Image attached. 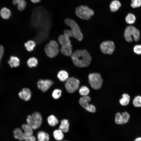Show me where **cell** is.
Returning <instances> with one entry per match:
<instances>
[{
	"label": "cell",
	"mask_w": 141,
	"mask_h": 141,
	"mask_svg": "<svg viewBox=\"0 0 141 141\" xmlns=\"http://www.w3.org/2000/svg\"><path fill=\"white\" fill-rule=\"evenodd\" d=\"M58 40L61 46L71 45L70 37L64 34H61L59 36Z\"/></svg>",
	"instance_id": "cell-13"
},
{
	"label": "cell",
	"mask_w": 141,
	"mask_h": 141,
	"mask_svg": "<svg viewBox=\"0 0 141 141\" xmlns=\"http://www.w3.org/2000/svg\"><path fill=\"white\" fill-rule=\"evenodd\" d=\"M140 36L139 31L134 27L129 26L125 28L124 33V37L127 42H131L132 41V36L135 41H137L139 39Z\"/></svg>",
	"instance_id": "cell-8"
},
{
	"label": "cell",
	"mask_w": 141,
	"mask_h": 141,
	"mask_svg": "<svg viewBox=\"0 0 141 141\" xmlns=\"http://www.w3.org/2000/svg\"><path fill=\"white\" fill-rule=\"evenodd\" d=\"M134 52L137 54H141V45H136L133 48Z\"/></svg>",
	"instance_id": "cell-37"
},
{
	"label": "cell",
	"mask_w": 141,
	"mask_h": 141,
	"mask_svg": "<svg viewBox=\"0 0 141 141\" xmlns=\"http://www.w3.org/2000/svg\"><path fill=\"white\" fill-rule=\"evenodd\" d=\"M62 54L67 56H71L72 53V45L61 46L60 50Z\"/></svg>",
	"instance_id": "cell-15"
},
{
	"label": "cell",
	"mask_w": 141,
	"mask_h": 141,
	"mask_svg": "<svg viewBox=\"0 0 141 141\" xmlns=\"http://www.w3.org/2000/svg\"><path fill=\"white\" fill-rule=\"evenodd\" d=\"M52 25L51 15L46 10L36 29L37 34L34 40L36 43L40 44L48 38Z\"/></svg>",
	"instance_id": "cell-1"
},
{
	"label": "cell",
	"mask_w": 141,
	"mask_h": 141,
	"mask_svg": "<svg viewBox=\"0 0 141 141\" xmlns=\"http://www.w3.org/2000/svg\"><path fill=\"white\" fill-rule=\"evenodd\" d=\"M68 141L67 140H63V141Z\"/></svg>",
	"instance_id": "cell-44"
},
{
	"label": "cell",
	"mask_w": 141,
	"mask_h": 141,
	"mask_svg": "<svg viewBox=\"0 0 141 141\" xmlns=\"http://www.w3.org/2000/svg\"><path fill=\"white\" fill-rule=\"evenodd\" d=\"M14 137L16 139L22 141L25 140L26 138L24 132L19 128H15L13 131Z\"/></svg>",
	"instance_id": "cell-17"
},
{
	"label": "cell",
	"mask_w": 141,
	"mask_h": 141,
	"mask_svg": "<svg viewBox=\"0 0 141 141\" xmlns=\"http://www.w3.org/2000/svg\"><path fill=\"white\" fill-rule=\"evenodd\" d=\"M136 18L134 15L132 13L128 14L125 17L126 22L129 24H133L136 20Z\"/></svg>",
	"instance_id": "cell-32"
},
{
	"label": "cell",
	"mask_w": 141,
	"mask_h": 141,
	"mask_svg": "<svg viewBox=\"0 0 141 141\" xmlns=\"http://www.w3.org/2000/svg\"><path fill=\"white\" fill-rule=\"evenodd\" d=\"M121 6V4L119 1L117 0L113 1L110 5L111 11L115 12L117 11Z\"/></svg>",
	"instance_id": "cell-26"
},
{
	"label": "cell",
	"mask_w": 141,
	"mask_h": 141,
	"mask_svg": "<svg viewBox=\"0 0 141 141\" xmlns=\"http://www.w3.org/2000/svg\"><path fill=\"white\" fill-rule=\"evenodd\" d=\"M8 62L10 67L12 68L18 67L20 63L19 58L14 56H11Z\"/></svg>",
	"instance_id": "cell-22"
},
{
	"label": "cell",
	"mask_w": 141,
	"mask_h": 141,
	"mask_svg": "<svg viewBox=\"0 0 141 141\" xmlns=\"http://www.w3.org/2000/svg\"><path fill=\"white\" fill-rule=\"evenodd\" d=\"M100 49L104 54H112L115 50V46L114 43L111 41H106L102 42L100 45Z\"/></svg>",
	"instance_id": "cell-10"
},
{
	"label": "cell",
	"mask_w": 141,
	"mask_h": 141,
	"mask_svg": "<svg viewBox=\"0 0 141 141\" xmlns=\"http://www.w3.org/2000/svg\"><path fill=\"white\" fill-rule=\"evenodd\" d=\"M86 110L89 112L92 113H95L96 110L95 107L91 104H89Z\"/></svg>",
	"instance_id": "cell-38"
},
{
	"label": "cell",
	"mask_w": 141,
	"mask_h": 141,
	"mask_svg": "<svg viewBox=\"0 0 141 141\" xmlns=\"http://www.w3.org/2000/svg\"><path fill=\"white\" fill-rule=\"evenodd\" d=\"M91 100V98L88 95L82 96L80 98L79 102L81 106L86 110Z\"/></svg>",
	"instance_id": "cell-14"
},
{
	"label": "cell",
	"mask_w": 141,
	"mask_h": 141,
	"mask_svg": "<svg viewBox=\"0 0 141 141\" xmlns=\"http://www.w3.org/2000/svg\"><path fill=\"white\" fill-rule=\"evenodd\" d=\"M36 43L35 41L31 40L25 43V46L27 50L28 51L33 50L36 46Z\"/></svg>",
	"instance_id": "cell-27"
},
{
	"label": "cell",
	"mask_w": 141,
	"mask_h": 141,
	"mask_svg": "<svg viewBox=\"0 0 141 141\" xmlns=\"http://www.w3.org/2000/svg\"><path fill=\"white\" fill-rule=\"evenodd\" d=\"M130 97L128 94L124 93L122 95V98L119 100L120 104L123 106H126L128 105L130 101Z\"/></svg>",
	"instance_id": "cell-20"
},
{
	"label": "cell",
	"mask_w": 141,
	"mask_h": 141,
	"mask_svg": "<svg viewBox=\"0 0 141 141\" xmlns=\"http://www.w3.org/2000/svg\"><path fill=\"white\" fill-rule=\"evenodd\" d=\"M62 91L59 89H56L54 90L52 93L53 98L55 99L59 98L61 96Z\"/></svg>",
	"instance_id": "cell-33"
},
{
	"label": "cell",
	"mask_w": 141,
	"mask_h": 141,
	"mask_svg": "<svg viewBox=\"0 0 141 141\" xmlns=\"http://www.w3.org/2000/svg\"><path fill=\"white\" fill-rule=\"evenodd\" d=\"M121 114L122 120L123 124L127 123L128 121L130 119V114L126 111H124Z\"/></svg>",
	"instance_id": "cell-34"
},
{
	"label": "cell",
	"mask_w": 141,
	"mask_h": 141,
	"mask_svg": "<svg viewBox=\"0 0 141 141\" xmlns=\"http://www.w3.org/2000/svg\"><path fill=\"white\" fill-rule=\"evenodd\" d=\"M71 57L74 65L80 68L88 66L91 61L90 54L85 49L75 50L72 52Z\"/></svg>",
	"instance_id": "cell-2"
},
{
	"label": "cell",
	"mask_w": 141,
	"mask_h": 141,
	"mask_svg": "<svg viewBox=\"0 0 141 141\" xmlns=\"http://www.w3.org/2000/svg\"><path fill=\"white\" fill-rule=\"evenodd\" d=\"M44 50L46 55L51 58L56 56L59 52V45L54 40H51L44 47Z\"/></svg>",
	"instance_id": "cell-5"
},
{
	"label": "cell",
	"mask_w": 141,
	"mask_h": 141,
	"mask_svg": "<svg viewBox=\"0 0 141 141\" xmlns=\"http://www.w3.org/2000/svg\"><path fill=\"white\" fill-rule=\"evenodd\" d=\"M80 81L78 79L74 77L68 78L66 81L65 86L67 91L70 93H73L79 88Z\"/></svg>",
	"instance_id": "cell-9"
},
{
	"label": "cell",
	"mask_w": 141,
	"mask_h": 141,
	"mask_svg": "<svg viewBox=\"0 0 141 141\" xmlns=\"http://www.w3.org/2000/svg\"><path fill=\"white\" fill-rule=\"evenodd\" d=\"M25 141H36L35 137L33 136H32L26 138Z\"/></svg>",
	"instance_id": "cell-41"
},
{
	"label": "cell",
	"mask_w": 141,
	"mask_h": 141,
	"mask_svg": "<svg viewBox=\"0 0 141 141\" xmlns=\"http://www.w3.org/2000/svg\"><path fill=\"white\" fill-rule=\"evenodd\" d=\"M64 34L69 37H73L72 32L71 30H64L63 32Z\"/></svg>",
	"instance_id": "cell-39"
},
{
	"label": "cell",
	"mask_w": 141,
	"mask_h": 141,
	"mask_svg": "<svg viewBox=\"0 0 141 141\" xmlns=\"http://www.w3.org/2000/svg\"><path fill=\"white\" fill-rule=\"evenodd\" d=\"M31 2L34 3H37L39 2L41 0H30Z\"/></svg>",
	"instance_id": "cell-42"
},
{
	"label": "cell",
	"mask_w": 141,
	"mask_h": 141,
	"mask_svg": "<svg viewBox=\"0 0 141 141\" xmlns=\"http://www.w3.org/2000/svg\"><path fill=\"white\" fill-rule=\"evenodd\" d=\"M89 82L91 87L94 89H100L103 83V79L101 74L98 73L90 74L88 76Z\"/></svg>",
	"instance_id": "cell-7"
},
{
	"label": "cell",
	"mask_w": 141,
	"mask_h": 141,
	"mask_svg": "<svg viewBox=\"0 0 141 141\" xmlns=\"http://www.w3.org/2000/svg\"><path fill=\"white\" fill-rule=\"evenodd\" d=\"M132 104L136 107H141V96L138 95L135 96L133 100Z\"/></svg>",
	"instance_id": "cell-31"
},
{
	"label": "cell",
	"mask_w": 141,
	"mask_h": 141,
	"mask_svg": "<svg viewBox=\"0 0 141 141\" xmlns=\"http://www.w3.org/2000/svg\"><path fill=\"white\" fill-rule=\"evenodd\" d=\"M64 22L67 25L70 27L73 37L79 41H81L83 38V35L76 22L72 19L66 18L64 20Z\"/></svg>",
	"instance_id": "cell-4"
},
{
	"label": "cell",
	"mask_w": 141,
	"mask_h": 141,
	"mask_svg": "<svg viewBox=\"0 0 141 141\" xmlns=\"http://www.w3.org/2000/svg\"><path fill=\"white\" fill-rule=\"evenodd\" d=\"M47 120L49 124L52 127L55 126L58 123V121L56 117L52 115L48 117Z\"/></svg>",
	"instance_id": "cell-25"
},
{
	"label": "cell",
	"mask_w": 141,
	"mask_h": 141,
	"mask_svg": "<svg viewBox=\"0 0 141 141\" xmlns=\"http://www.w3.org/2000/svg\"><path fill=\"white\" fill-rule=\"evenodd\" d=\"M22 129L24 130L26 139L32 136L33 134V129L27 124H24L22 126Z\"/></svg>",
	"instance_id": "cell-16"
},
{
	"label": "cell",
	"mask_w": 141,
	"mask_h": 141,
	"mask_svg": "<svg viewBox=\"0 0 141 141\" xmlns=\"http://www.w3.org/2000/svg\"><path fill=\"white\" fill-rule=\"evenodd\" d=\"M19 97L21 99L26 101H29L31 96V93L30 90L27 88L22 89L19 94Z\"/></svg>",
	"instance_id": "cell-12"
},
{
	"label": "cell",
	"mask_w": 141,
	"mask_h": 141,
	"mask_svg": "<svg viewBox=\"0 0 141 141\" xmlns=\"http://www.w3.org/2000/svg\"><path fill=\"white\" fill-rule=\"evenodd\" d=\"M115 122L116 124L118 125L123 124L121 114L120 113H117L116 114Z\"/></svg>",
	"instance_id": "cell-35"
},
{
	"label": "cell",
	"mask_w": 141,
	"mask_h": 141,
	"mask_svg": "<svg viewBox=\"0 0 141 141\" xmlns=\"http://www.w3.org/2000/svg\"><path fill=\"white\" fill-rule=\"evenodd\" d=\"M134 141H141V137H138L136 138Z\"/></svg>",
	"instance_id": "cell-43"
},
{
	"label": "cell",
	"mask_w": 141,
	"mask_h": 141,
	"mask_svg": "<svg viewBox=\"0 0 141 141\" xmlns=\"http://www.w3.org/2000/svg\"><path fill=\"white\" fill-rule=\"evenodd\" d=\"M63 133L59 129L55 130L53 132V136L55 139L58 140H62L64 137Z\"/></svg>",
	"instance_id": "cell-30"
},
{
	"label": "cell",
	"mask_w": 141,
	"mask_h": 141,
	"mask_svg": "<svg viewBox=\"0 0 141 141\" xmlns=\"http://www.w3.org/2000/svg\"><path fill=\"white\" fill-rule=\"evenodd\" d=\"M53 81L50 79H40L37 83L38 88L43 92L47 91L52 85Z\"/></svg>",
	"instance_id": "cell-11"
},
{
	"label": "cell",
	"mask_w": 141,
	"mask_h": 141,
	"mask_svg": "<svg viewBox=\"0 0 141 141\" xmlns=\"http://www.w3.org/2000/svg\"><path fill=\"white\" fill-rule=\"evenodd\" d=\"M68 73L64 70L60 71L57 73V77L59 80L62 82L66 81L68 78Z\"/></svg>",
	"instance_id": "cell-23"
},
{
	"label": "cell",
	"mask_w": 141,
	"mask_h": 141,
	"mask_svg": "<svg viewBox=\"0 0 141 141\" xmlns=\"http://www.w3.org/2000/svg\"><path fill=\"white\" fill-rule=\"evenodd\" d=\"M4 52V49L3 46L0 45V63L1 59L3 55Z\"/></svg>",
	"instance_id": "cell-40"
},
{
	"label": "cell",
	"mask_w": 141,
	"mask_h": 141,
	"mask_svg": "<svg viewBox=\"0 0 141 141\" xmlns=\"http://www.w3.org/2000/svg\"><path fill=\"white\" fill-rule=\"evenodd\" d=\"M131 6L133 8L138 7L141 5V0H132Z\"/></svg>",
	"instance_id": "cell-36"
},
{
	"label": "cell",
	"mask_w": 141,
	"mask_h": 141,
	"mask_svg": "<svg viewBox=\"0 0 141 141\" xmlns=\"http://www.w3.org/2000/svg\"><path fill=\"white\" fill-rule=\"evenodd\" d=\"M0 15L3 19H7L10 17L11 12L8 8L4 7L2 8L0 11Z\"/></svg>",
	"instance_id": "cell-21"
},
{
	"label": "cell",
	"mask_w": 141,
	"mask_h": 141,
	"mask_svg": "<svg viewBox=\"0 0 141 141\" xmlns=\"http://www.w3.org/2000/svg\"><path fill=\"white\" fill-rule=\"evenodd\" d=\"M79 92L80 95L84 96H87L90 93V90L86 86H83L80 88Z\"/></svg>",
	"instance_id": "cell-29"
},
{
	"label": "cell",
	"mask_w": 141,
	"mask_h": 141,
	"mask_svg": "<svg viewBox=\"0 0 141 141\" xmlns=\"http://www.w3.org/2000/svg\"><path fill=\"white\" fill-rule=\"evenodd\" d=\"M37 138L38 141H49V136L44 132L40 131L37 133Z\"/></svg>",
	"instance_id": "cell-24"
},
{
	"label": "cell",
	"mask_w": 141,
	"mask_h": 141,
	"mask_svg": "<svg viewBox=\"0 0 141 141\" xmlns=\"http://www.w3.org/2000/svg\"><path fill=\"white\" fill-rule=\"evenodd\" d=\"M12 2L14 4L17 5L18 9L20 11L23 10L27 5L26 2L25 0H13Z\"/></svg>",
	"instance_id": "cell-18"
},
{
	"label": "cell",
	"mask_w": 141,
	"mask_h": 141,
	"mask_svg": "<svg viewBox=\"0 0 141 141\" xmlns=\"http://www.w3.org/2000/svg\"><path fill=\"white\" fill-rule=\"evenodd\" d=\"M75 13L77 16L80 18L88 20L93 15L94 11L87 6L81 5L76 8Z\"/></svg>",
	"instance_id": "cell-6"
},
{
	"label": "cell",
	"mask_w": 141,
	"mask_h": 141,
	"mask_svg": "<svg viewBox=\"0 0 141 141\" xmlns=\"http://www.w3.org/2000/svg\"><path fill=\"white\" fill-rule=\"evenodd\" d=\"M61 124L59 127V129L63 132H67L69 131V127L68 121L67 119H63L61 120Z\"/></svg>",
	"instance_id": "cell-19"
},
{
	"label": "cell",
	"mask_w": 141,
	"mask_h": 141,
	"mask_svg": "<svg viewBox=\"0 0 141 141\" xmlns=\"http://www.w3.org/2000/svg\"><path fill=\"white\" fill-rule=\"evenodd\" d=\"M27 124L33 129L36 130L41 126L42 122V118L40 114L35 112L31 115H28L26 119Z\"/></svg>",
	"instance_id": "cell-3"
},
{
	"label": "cell",
	"mask_w": 141,
	"mask_h": 141,
	"mask_svg": "<svg viewBox=\"0 0 141 141\" xmlns=\"http://www.w3.org/2000/svg\"><path fill=\"white\" fill-rule=\"evenodd\" d=\"M27 64L28 66L30 68L36 67L38 64L37 59L34 57L30 58L27 60Z\"/></svg>",
	"instance_id": "cell-28"
}]
</instances>
